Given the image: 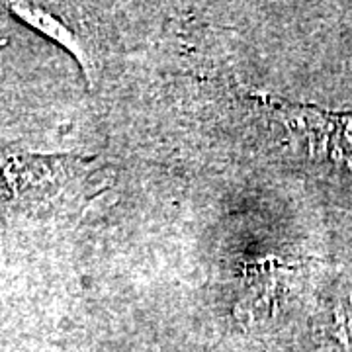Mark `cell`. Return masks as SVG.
Instances as JSON below:
<instances>
[{"instance_id": "obj_1", "label": "cell", "mask_w": 352, "mask_h": 352, "mask_svg": "<svg viewBox=\"0 0 352 352\" xmlns=\"http://www.w3.org/2000/svg\"><path fill=\"white\" fill-rule=\"evenodd\" d=\"M88 180L82 159L0 151V227L65 212L80 200Z\"/></svg>"}, {"instance_id": "obj_2", "label": "cell", "mask_w": 352, "mask_h": 352, "mask_svg": "<svg viewBox=\"0 0 352 352\" xmlns=\"http://www.w3.org/2000/svg\"><path fill=\"white\" fill-rule=\"evenodd\" d=\"M8 10L20 18L22 22L28 25H32L34 30H38L39 34L47 36L53 39L55 43H59L61 47L69 51L75 57L78 65L82 67L85 75L90 80L92 75V63L88 59V51L82 43V39L75 34V30L71 25H67L63 20H59L53 12H50L47 8L38 6V4H30V2H12L8 4Z\"/></svg>"}]
</instances>
